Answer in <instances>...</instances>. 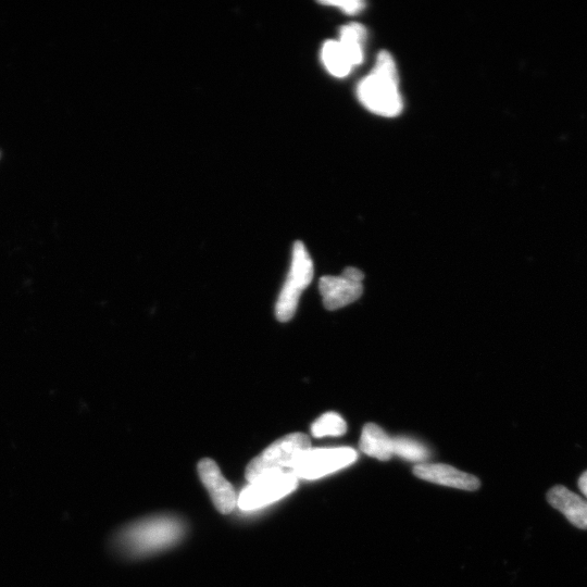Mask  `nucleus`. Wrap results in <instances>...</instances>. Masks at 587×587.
Here are the masks:
<instances>
[{
    "instance_id": "1",
    "label": "nucleus",
    "mask_w": 587,
    "mask_h": 587,
    "mask_svg": "<svg viewBox=\"0 0 587 587\" xmlns=\"http://www.w3.org/2000/svg\"><path fill=\"white\" fill-rule=\"evenodd\" d=\"M357 96L372 114L394 118L402 114L404 103L399 92L396 62L389 52H381L373 71L357 87Z\"/></svg>"
},
{
    "instance_id": "9",
    "label": "nucleus",
    "mask_w": 587,
    "mask_h": 587,
    "mask_svg": "<svg viewBox=\"0 0 587 587\" xmlns=\"http://www.w3.org/2000/svg\"><path fill=\"white\" fill-rule=\"evenodd\" d=\"M324 307L337 310L356 302L364 292L361 282L346 277H323L319 283Z\"/></svg>"
},
{
    "instance_id": "2",
    "label": "nucleus",
    "mask_w": 587,
    "mask_h": 587,
    "mask_svg": "<svg viewBox=\"0 0 587 587\" xmlns=\"http://www.w3.org/2000/svg\"><path fill=\"white\" fill-rule=\"evenodd\" d=\"M184 531L182 521L177 518H149L120 531L115 537V547L130 556L147 555L176 544Z\"/></svg>"
},
{
    "instance_id": "13",
    "label": "nucleus",
    "mask_w": 587,
    "mask_h": 587,
    "mask_svg": "<svg viewBox=\"0 0 587 587\" xmlns=\"http://www.w3.org/2000/svg\"><path fill=\"white\" fill-rule=\"evenodd\" d=\"M321 57L324 67L335 78H345L353 70L352 62L343 51L339 41L330 40L323 44Z\"/></svg>"
},
{
    "instance_id": "4",
    "label": "nucleus",
    "mask_w": 587,
    "mask_h": 587,
    "mask_svg": "<svg viewBox=\"0 0 587 587\" xmlns=\"http://www.w3.org/2000/svg\"><path fill=\"white\" fill-rule=\"evenodd\" d=\"M314 278V264L304 243L296 242L293 247L292 265L283 285L276 316L279 321H290L296 314L299 299Z\"/></svg>"
},
{
    "instance_id": "14",
    "label": "nucleus",
    "mask_w": 587,
    "mask_h": 587,
    "mask_svg": "<svg viewBox=\"0 0 587 587\" xmlns=\"http://www.w3.org/2000/svg\"><path fill=\"white\" fill-rule=\"evenodd\" d=\"M347 431L345 420L336 412H327L317 419L311 427V433L317 439L326 436H342Z\"/></svg>"
},
{
    "instance_id": "6",
    "label": "nucleus",
    "mask_w": 587,
    "mask_h": 587,
    "mask_svg": "<svg viewBox=\"0 0 587 587\" xmlns=\"http://www.w3.org/2000/svg\"><path fill=\"white\" fill-rule=\"evenodd\" d=\"M297 484L292 472L261 478L246 487L237 499V506L246 511L266 507L291 494Z\"/></svg>"
},
{
    "instance_id": "7",
    "label": "nucleus",
    "mask_w": 587,
    "mask_h": 587,
    "mask_svg": "<svg viewBox=\"0 0 587 587\" xmlns=\"http://www.w3.org/2000/svg\"><path fill=\"white\" fill-rule=\"evenodd\" d=\"M198 474L205 485L212 503L222 515H229L237 506V497L234 487L222 476L221 470L212 459L205 458L199 461Z\"/></svg>"
},
{
    "instance_id": "11",
    "label": "nucleus",
    "mask_w": 587,
    "mask_h": 587,
    "mask_svg": "<svg viewBox=\"0 0 587 587\" xmlns=\"http://www.w3.org/2000/svg\"><path fill=\"white\" fill-rule=\"evenodd\" d=\"M359 446L362 453L381 461L394 455L393 439L374 423L367 424L362 430Z\"/></svg>"
},
{
    "instance_id": "8",
    "label": "nucleus",
    "mask_w": 587,
    "mask_h": 587,
    "mask_svg": "<svg viewBox=\"0 0 587 587\" xmlns=\"http://www.w3.org/2000/svg\"><path fill=\"white\" fill-rule=\"evenodd\" d=\"M414 473L421 480L454 487V489L462 491H477L481 485L478 478L447 465L424 462L414 468Z\"/></svg>"
},
{
    "instance_id": "17",
    "label": "nucleus",
    "mask_w": 587,
    "mask_h": 587,
    "mask_svg": "<svg viewBox=\"0 0 587 587\" xmlns=\"http://www.w3.org/2000/svg\"><path fill=\"white\" fill-rule=\"evenodd\" d=\"M343 276L358 282H362L365 278L364 273L356 268H346L343 272Z\"/></svg>"
},
{
    "instance_id": "10",
    "label": "nucleus",
    "mask_w": 587,
    "mask_h": 587,
    "mask_svg": "<svg viewBox=\"0 0 587 587\" xmlns=\"http://www.w3.org/2000/svg\"><path fill=\"white\" fill-rule=\"evenodd\" d=\"M547 501L564 515L574 527L587 530V501L566 486L556 485L547 494Z\"/></svg>"
},
{
    "instance_id": "5",
    "label": "nucleus",
    "mask_w": 587,
    "mask_h": 587,
    "mask_svg": "<svg viewBox=\"0 0 587 587\" xmlns=\"http://www.w3.org/2000/svg\"><path fill=\"white\" fill-rule=\"evenodd\" d=\"M357 459L355 449L311 448L291 471L297 479L317 480L351 466Z\"/></svg>"
},
{
    "instance_id": "12",
    "label": "nucleus",
    "mask_w": 587,
    "mask_h": 587,
    "mask_svg": "<svg viewBox=\"0 0 587 587\" xmlns=\"http://www.w3.org/2000/svg\"><path fill=\"white\" fill-rule=\"evenodd\" d=\"M366 37L367 30L359 23H349L341 29L339 43L353 67L361 65L364 61Z\"/></svg>"
},
{
    "instance_id": "18",
    "label": "nucleus",
    "mask_w": 587,
    "mask_h": 587,
    "mask_svg": "<svg viewBox=\"0 0 587 587\" xmlns=\"http://www.w3.org/2000/svg\"><path fill=\"white\" fill-rule=\"evenodd\" d=\"M579 489L587 499V471H585L579 480Z\"/></svg>"
},
{
    "instance_id": "3",
    "label": "nucleus",
    "mask_w": 587,
    "mask_h": 587,
    "mask_svg": "<svg viewBox=\"0 0 587 587\" xmlns=\"http://www.w3.org/2000/svg\"><path fill=\"white\" fill-rule=\"evenodd\" d=\"M309 437L293 433L281 437L254 458L246 468L249 484L265 477L291 472L311 449Z\"/></svg>"
},
{
    "instance_id": "16",
    "label": "nucleus",
    "mask_w": 587,
    "mask_h": 587,
    "mask_svg": "<svg viewBox=\"0 0 587 587\" xmlns=\"http://www.w3.org/2000/svg\"><path fill=\"white\" fill-rule=\"evenodd\" d=\"M323 5L339 8L347 16H356L365 9L366 3L360 2H323Z\"/></svg>"
},
{
    "instance_id": "15",
    "label": "nucleus",
    "mask_w": 587,
    "mask_h": 587,
    "mask_svg": "<svg viewBox=\"0 0 587 587\" xmlns=\"http://www.w3.org/2000/svg\"><path fill=\"white\" fill-rule=\"evenodd\" d=\"M394 455L409 461L422 462L430 457L429 449L422 444L407 439V437H396L393 439Z\"/></svg>"
}]
</instances>
